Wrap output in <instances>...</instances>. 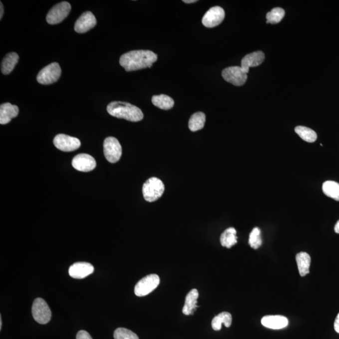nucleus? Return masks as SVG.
I'll return each instance as SVG.
<instances>
[{"mask_svg":"<svg viewBox=\"0 0 339 339\" xmlns=\"http://www.w3.org/2000/svg\"><path fill=\"white\" fill-rule=\"evenodd\" d=\"M206 122V115L202 112L192 114L189 119V128L190 131H197L202 130Z\"/></svg>","mask_w":339,"mask_h":339,"instance_id":"b1692460","label":"nucleus"},{"mask_svg":"<svg viewBox=\"0 0 339 339\" xmlns=\"http://www.w3.org/2000/svg\"><path fill=\"white\" fill-rule=\"evenodd\" d=\"M60 75L61 68L59 64L57 62H53L43 67L39 72L36 80L41 84H52L57 81Z\"/></svg>","mask_w":339,"mask_h":339,"instance_id":"39448f33","label":"nucleus"},{"mask_svg":"<svg viewBox=\"0 0 339 339\" xmlns=\"http://www.w3.org/2000/svg\"><path fill=\"white\" fill-rule=\"evenodd\" d=\"M2 328V319H1V316L0 317V330H1Z\"/></svg>","mask_w":339,"mask_h":339,"instance_id":"f704fd0d","label":"nucleus"},{"mask_svg":"<svg viewBox=\"0 0 339 339\" xmlns=\"http://www.w3.org/2000/svg\"><path fill=\"white\" fill-rule=\"evenodd\" d=\"M334 231H335L336 233L339 234V220L336 224L335 228H334Z\"/></svg>","mask_w":339,"mask_h":339,"instance_id":"473e14b6","label":"nucleus"},{"mask_svg":"<svg viewBox=\"0 0 339 339\" xmlns=\"http://www.w3.org/2000/svg\"><path fill=\"white\" fill-rule=\"evenodd\" d=\"M18 107L9 102L1 104L0 106V124H8L11 119L18 116Z\"/></svg>","mask_w":339,"mask_h":339,"instance_id":"f3484780","label":"nucleus"},{"mask_svg":"<svg viewBox=\"0 0 339 339\" xmlns=\"http://www.w3.org/2000/svg\"><path fill=\"white\" fill-rule=\"evenodd\" d=\"M334 329L337 333L339 334V313L336 317L335 322H334Z\"/></svg>","mask_w":339,"mask_h":339,"instance_id":"7c9ffc66","label":"nucleus"},{"mask_svg":"<svg viewBox=\"0 0 339 339\" xmlns=\"http://www.w3.org/2000/svg\"><path fill=\"white\" fill-rule=\"evenodd\" d=\"M70 9L71 5L67 1L60 2L55 4L47 13L46 17L47 23L50 25H55L62 22L69 15Z\"/></svg>","mask_w":339,"mask_h":339,"instance_id":"0eeeda50","label":"nucleus"},{"mask_svg":"<svg viewBox=\"0 0 339 339\" xmlns=\"http://www.w3.org/2000/svg\"><path fill=\"white\" fill-rule=\"evenodd\" d=\"M236 230L234 228H229L224 231L220 238L221 245L223 247L231 248L238 243V237L236 236Z\"/></svg>","mask_w":339,"mask_h":339,"instance_id":"4be33fe9","label":"nucleus"},{"mask_svg":"<svg viewBox=\"0 0 339 339\" xmlns=\"http://www.w3.org/2000/svg\"><path fill=\"white\" fill-rule=\"evenodd\" d=\"M160 283V278L157 275H147L136 285L135 294L138 297H145L157 289Z\"/></svg>","mask_w":339,"mask_h":339,"instance_id":"423d86ee","label":"nucleus"},{"mask_svg":"<svg viewBox=\"0 0 339 339\" xmlns=\"http://www.w3.org/2000/svg\"><path fill=\"white\" fill-rule=\"evenodd\" d=\"M222 76L226 81L241 86L245 84L248 79V75L241 67L233 66L226 68L222 72Z\"/></svg>","mask_w":339,"mask_h":339,"instance_id":"1a4fd4ad","label":"nucleus"},{"mask_svg":"<svg viewBox=\"0 0 339 339\" xmlns=\"http://www.w3.org/2000/svg\"><path fill=\"white\" fill-rule=\"evenodd\" d=\"M185 3H196L197 2V0H184L183 1Z\"/></svg>","mask_w":339,"mask_h":339,"instance_id":"72a5a7b5","label":"nucleus"},{"mask_svg":"<svg viewBox=\"0 0 339 339\" xmlns=\"http://www.w3.org/2000/svg\"><path fill=\"white\" fill-rule=\"evenodd\" d=\"M76 339H92V338L87 332L80 331L77 334Z\"/></svg>","mask_w":339,"mask_h":339,"instance_id":"c756f323","label":"nucleus"},{"mask_svg":"<svg viewBox=\"0 0 339 339\" xmlns=\"http://www.w3.org/2000/svg\"><path fill=\"white\" fill-rule=\"evenodd\" d=\"M295 131L302 140L307 142L314 143L317 140V133L311 128L306 126H299L295 128Z\"/></svg>","mask_w":339,"mask_h":339,"instance_id":"a878e982","label":"nucleus"},{"mask_svg":"<svg viewBox=\"0 0 339 339\" xmlns=\"http://www.w3.org/2000/svg\"><path fill=\"white\" fill-rule=\"evenodd\" d=\"M114 339H139L133 332L125 328L117 329L114 333Z\"/></svg>","mask_w":339,"mask_h":339,"instance_id":"c85d7f7f","label":"nucleus"},{"mask_svg":"<svg viewBox=\"0 0 339 339\" xmlns=\"http://www.w3.org/2000/svg\"><path fill=\"white\" fill-rule=\"evenodd\" d=\"M72 167L78 171L88 172L96 167V162L92 156L86 153H80L73 158Z\"/></svg>","mask_w":339,"mask_h":339,"instance_id":"f8f14e48","label":"nucleus"},{"mask_svg":"<svg viewBox=\"0 0 339 339\" xmlns=\"http://www.w3.org/2000/svg\"><path fill=\"white\" fill-rule=\"evenodd\" d=\"M285 12L281 8H275L272 11L268 12L267 14V23L276 24L282 20L285 16Z\"/></svg>","mask_w":339,"mask_h":339,"instance_id":"bb28decb","label":"nucleus"},{"mask_svg":"<svg viewBox=\"0 0 339 339\" xmlns=\"http://www.w3.org/2000/svg\"><path fill=\"white\" fill-rule=\"evenodd\" d=\"M225 17V11L220 6H214L207 11L202 22L207 28H214L220 25Z\"/></svg>","mask_w":339,"mask_h":339,"instance_id":"9b49d317","label":"nucleus"},{"mask_svg":"<svg viewBox=\"0 0 339 339\" xmlns=\"http://www.w3.org/2000/svg\"><path fill=\"white\" fill-rule=\"evenodd\" d=\"M264 53L262 51L249 53L244 57L241 60V68L246 74L249 72L250 67H257L262 64L265 60Z\"/></svg>","mask_w":339,"mask_h":339,"instance_id":"2eb2a0df","label":"nucleus"},{"mask_svg":"<svg viewBox=\"0 0 339 339\" xmlns=\"http://www.w3.org/2000/svg\"><path fill=\"white\" fill-rule=\"evenodd\" d=\"M232 316L228 312H223L214 317L212 321V328L214 331H220L222 328V324H224L226 328H229L231 326Z\"/></svg>","mask_w":339,"mask_h":339,"instance_id":"412c9836","label":"nucleus"},{"mask_svg":"<svg viewBox=\"0 0 339 339\" xmlns=\"http://www.w3.org/2000/svg\"><path fill=\"white\" fill-rule=\"evenodd\" d=\"M94 268L91 263L77 262L70 266L69 274L75 279H83L94 273Z\"/></svg>","mask_w":339,"mask_h":339,"instance_id":"4468645a","label":"nucleus"},{"mask_svg":"<svg viewBox=\"0 0 339 339\" xmlns=\"http://www.w3.org/2000/svg\"><path fill=\"white\" fill-rule=\"evenodd\" d=\"M323 190L326 196L331 197V198L339 201V184L338 182L331 181H326L324 183L323 185Z\"/></svg>","mask_w":339,"mask_h":339,"instance_id":"393cba45","label":"nucleus"},{"mask_svg":"<svg viewBox=\"0 0 339 339\" xmlns=\"http://www.w3.org/2000/svg\"><path fill=\"white\" fill-rule=\"evenodd\" d=\"M31 312L34 320L40 324L49 323L52 317V312L49 307L44 300L41 298L36 299L34 301Z\"/></svg>","mask_w":339,"mask_h":339,"instance_id":"20e7f679","label":"nucleus"},{"mask_svg":"<svg viewBox=\"0 0 339 339\" xmlns=\"http://www.w3.org/2000/svg\"><path fill=\"white\" fill-rule=\"evenodd\" d=\"M296 261L300 275L301 277L306 276L310 273L311 258L308 253L301 252L296 255Z\"/></svg>","mask_w":339,"mask_h":339,"instance_id":"6ab92c4d","label":"nucleus"},{"mask_svg":"<svg viewBox=\"0 0 339 339\" xmlns=\"http://www.w3.org/2000/svg\"><path fill=\"white\" fill-rule=\"evenodd\" d=\"M0 9H1V12H0V19H1L2 17H3L4 12L3 5V3H2V2H1V3H0Z\"/></svg>","mask_w":339,"mask_h":339,"instance_id":"2f4dec72","label":"nucleus"},{"mask_svg":"<svg viewBox=\"0 0 339 339\" xmlns=\"http://www.w3.org/2000/svg\"><path fill=\"white\" fill-rule=\"evenodd\" d=\"M103 147L105 157L109 162L115 163L120 160L122 147L116 138L108 137L105 139Z\"/></svg>","mask_w":339,"mask_h":339,"instance_id":"6e6552de","label":"nucleus"},{"mask_svg":"<svg viewBox=\"0 0 339 339\" xmlns=\"http://www.w3.org/2000/svg\"><path fill=\"white\" fill-rule=\"evenodd\" d=\"M199 298V292L197 289H193L187 295L182 312L185 316L193 315L197 307V299Z\"/></svg>","mask_w":339,"mask_h":339,"instance_id":"a211bd4d","label":"nucleus"},{"mask_svg":"<svg viewBox=\"0 0 339 339\" xmlns=\"http://www.w3.org/2000/svg\"><path fill=\"white\" fill-rule=\"evenodd\" d=\"M157 58V55L152 51L133 50L122 55L119 63L126 71H135L152 67Z\"/></svg>","mask_w":339,"mask_h":339,"instance_id":"f257e3e1","label":"nucleus"},{"mask_svg":"<svg viewBox=\"0 0 339 339\" xmlns=\"http://www.w3.org/2000/svg\"><path fill=\"white\" fill-rule=\"evenodd\" d=\"M262 324L265 328L279 330L287 328L289 320L287 317L282 316H267L263 317Z\"/></svg>","mask_w":339,"mask_h":339,"instance_id":"dca6fc26","label":"nucleus"},{"mask_svg":"<svg viewBox=\"0 0 339 339\" xmlns=\"http://www.w3.org/2000/svg\"><path fill=\"white\" fill-rule=\"evenodd\" d=\"M18 60L19 56L15 52H11L6 54L1 62V72L4 75L10 74L18 63Z\"/></svg>","mask_w":339,"mask_h":339,"instance_id":"aec40b11","label":"nucleus"},{"mask_svg":"<svg viewBox=\"0 0 339 339\" xmlns=\"http://www.w3.org/2000/svg\"><path fill=\"white\" fill-rule=\"evenodd\" d=\"M107 111L116 118L132 122L142 120L144 116L142 111L137 106L125 102H111L107 106Z\"/></svg>","mask_w":339,"mask_h":339,"instance_id":"f03ea898","label":"nucleus"},{"mask_svg":"<svg viewBox=\"0 0 339 339\" xmlns=\"http://www.w3.org/2000/svg\"><path fill=\"white\" fill-rule=\"evenodd\" d=\"M53 144L57 149L66 152H72L80 146L79 139L63 134L56 136L53 140Z\"/></svg>","mask_w":339,"mask_h":339,"instance_id":"9d476101","label":"nucleus"},{"mask_svg":"<svg viewBox=\"0 0 339 339\" xmlns=\"http://www.w3.org/2000/svg\"><path fill=\"white\" fill-rule=\"evenodd\" d=\"M249 245L251 247L257 250L262 245V239L261 236V231L258 228H255L251 231L249 238Z\"/></svg>","mask_w":339,"mask_h":339,"instance_id":"cd10ccee","label":"nucleus"},{"mask_svg":"<svg viewBox=\"0 0 339 339\" xmlns=\"http://www.w3.org/2000/svg\"><path fill=\"white\" fill-rule=\"evenodd\" d=\"M152 101L154 106L161 109H164V110L172 109L175 104L174 99L165 94L153 96Z\"/></svg>","mask_w":339,"mask_h":339,"instance_id":"5701e85b","label":"nucleus"},{"mask_svg":"<svg viewBox=\"0 0 339 339\" xmlns=\"http://www.w3.org/2000/svg\"><path fill=\"white\" fill-rule=\"evenodd\" d=\"M97 23L96 17L91 11L83 13L75 21L74 30L79 33H86L93 28Z\"/></svg>","mask_w":339,"mask_h":339,"instance_id":"ddd939ff","label":"nucleus"},{"mask_svg":"<svg viewBox=\"0 0 339 339\" xmlns=\"http://www.w3.org/2000/svg\"><path fill=\"white\" fill-rule=\"evenodd\" d=\"M142 191L144 198L146 201L154 202L162 196L165 191V185L162 180L158 178H150L143 184Z\"/></svg>","mask_w":339,"mask_h":339,"instance_id":"7ed1b4c3","label":"nucleus"}]
</instances>
